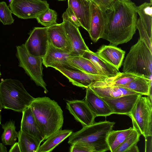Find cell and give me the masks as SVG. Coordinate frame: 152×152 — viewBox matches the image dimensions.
<instances>
[{
	"label": "cell",
	"mask_w": 152,
	"mask_h": 152,
	"mask_svg": "<svg viewBox=\"0 0 152 152\" xmlns=\"http://www.w3.org/2000/svg\"><path fill=\"white\" fill-rule=\"evenodd\" d=\"M57 12L49 8L39 15L36 19L38 23L48 27L57 24Z\"/></svg>",
	"instance_id": "32"
},
{
	"label": "cell",
	"mask_w": 152,
	"mask_h": 152,
	"mask_svg": "<svg viewBox=\"0 0 152 152\" xmlns=\"http://www.w3.org/2000/svg\"><path fill=\"white\" fill-rule=\"evenodd\" d=\"M11 10L5 1L0 2V21L4 25H10L13 23L14 19Z\"/></svg>",
	"instance_id": "33"
},
{
	"label": "cell",
	"mask_w": 152,
	"mask_h": 152,
	"mask_svg": "<svg viewBox=\"0 0 152 152\" xmlns=\"http://www.w3.org/2000/svg\"><path fill=\"white\" fill-rule=\"evenodd\" d=\"M150 2L152 4V0H150Z\"/></svg>",
	"instance_id": "44"
},
{
	"label": "cell",
	"mask_w": 152,
	"mask_h": 152,
	"mask_svg": "<svg viewBox=\"0 0 152 152\" xmlns=\"http://www.w3.org/2000/svg\"><path fill=\"white\" fill-rule=\"evenodd\" d=\"M35 98L18 80L7 78L0 82V99L4 109L22 113Z\"/></svg>",
	"instance_id": "5"
},
{
	"label": "cell",
	"mask_w": 152,
	"mask_h": 152,
	"mask_svg": "<svg viewBox=\"0 0 152 152\" xmlns=\"http://www.w3.org/2000/svg\"><path fill=\"white\" fill-rule=\"evenodd\" d=\"M123 71L152 79V52L140 38L127 54L123 62Z\"/></svg>",
	"instance_id": "4"
},
{
	"label": "cell",
	"mask_w": 152,
	"mask_h": 152,
	"mask_svg": "<svg viewBox=\"0 0 152 152\" xmlns=\"http://www.w3.org/2000/svg\"><path fill=\"white\" fill-rule=\"evenodd\" d=\"M69 151L70 152H96L91 146L78 143L71 144Z\"/></svg>",
	"instance_id": "35"
},
{
	"label": "cell",
	"mask_w": 152,
	"mask_h": 152,
	"mask_svg": "<svg viewBox=\"0 0 152 152\" xmlns=\"http://www.w3.org/2000/svg\"><path fill=\"white\" fill-rule=\"evenodd\" d=\"M0 152H7V148L3 143H0Z\"/></svg>",
	"instance_id": "39"
},
{
	"label": "cell",
	"mask_w": 152,
	"mask_h": 152,
	"mask_svg": "<svg viewBox=\"0 0 152 152\" xmlns=\"http://www.w3.org/2000/svg\"><path fill=\"white\" fill-rule=\"evenodd\" d=\"M58 1H65L66 0H57Z\"/></svg>",
	"instance_id": "42"
},
{
	"label": "cell",
	"mask_w": 152,
	"mask_h": 152,
	"mask_svg": "<svg viewBox=\"0 0 152 152\" xmlns=\"http://www.w3.org/2000/svg\"><path fill=\"white\" fill-rule=\"evenodd\" d=\"M66 108L83 127L90 125L95 122L96 116L85 100L67 101Z\"/></svg>",
	"instance_id": "11"
},
{
	"label": "cell",
	"mask_w": 152,
	"mask_h": 152,
	"mask_svg": "<svg viewBox=\"0 0 152 152\" xmlns=\"http://www.w3.org/2000/svg\"><path fill=\"white\" fill-rule=\"evenodd\" d=\"M9 7L13 14L24 19H36L49 8V4L45 0H11Z\"/></svg>",
	"instance_id": "8"
},
{
	"label": "cell",
	"mask_w": 152,
	"mask_h": 152,
	"mask_svg": "<svg viewBox=\"0 0 152 152\" xmlns=\"http://www.w3.org/2000/svg\"><path fill=\"white\" fill-rule=\"evenodd\" d=\"M3 108V107L0 99V125L1 124V110Z\"/></svg>",
	"instance_id": "41"
},
{
	"label": "cell",
	"mask_w": 152,
	"mask_h": 152,
	"mask_svg": "<svg viewBox=\"0 0 152 152\" xmlns=\"http://www.w3.org/2000/svg\"><path fill=\"white\" fill-rule=\"evenodd\" d=\"M145 139V152H151L152 151V136H149L146 137Z\"/></svg>",
	"instance_id": "37"
},
{
	"label": "cell",
	"mask_w": 152,
	"mask_h": 152,
	"mask_svg": "<svg viewBox=\"0 0 152 152\" xmlns=\"http://www.w3.org/2000/svg\"><path fill=\"white\" fill-rule=\"evenodd\" d=\"M128 115L133 128L145 138L152 136V104L148 97L140 96Z\"/></svg>",
	"instance_id": "6"
},
{
	"label": "cell",
	"mask_w": 152,
	"mask_h": 152,
	"mask_svg": "<svg viewBox=\"0 0 152 152\" xmlns=\"http://www.w3.org/2000/svg\"><path fill=\"white\" fill-rule=\"evenodd\" d=\"M139 149L137 145H135L131 148L128 152H139Z\"/></svg>",
	"instance_id": "40"
},
{
	"label": "cell",
	"mask_w": 152,
	"mask_h": 152,
	"mask_svg": "<svg viewBox=\"0 0 152 152\" xmlns=\"http://www.w3.org/2000/svg\"><path fill=\"white\" fill-rule=\"evenodd\" d=\"M63 20L68 21L77 27H81L80 23L70 7L68 6L62 15Z\"/></svg>",
	"instance_id": "34"
},
{
	"label": "cell",
	"mask_w": 152,
	"mask_h": 152,
	"mask_svg": "<svg viewBox=\"0 0 152 152\" xmlns=\"http://www.w3.org/2000/svg\"><path fill=\"white\" fill-rule=\"evenodd\" d=\"M18 132L20 152H37L41 142L20 130Z\"/></svg>",
	"instance_id": "28"
},
{
	"label": "cell",
	"mask_w": 152,
	"mask_h": 152,
	"mask_svg": "<svg viewBox=\"0 0 152 152\" xmlns=\"http://www.w3.org/2000/svg\"><path fill=\"white\" fill-rule=\"evenodd\" d=\"M20 130L38 140L41 142L45 140L29 106L22 112Z\"/></svg>",
	"instance_id": "20"
},
{
	"label": "cell",
	"mask_w": 152,
	"mask_h": 152,
	"mask_svg": "<svg viewBox=\"0 0 152 152\" xmlns=\"http://www.w3.org/2000/svg\"><path fill=\"white\" fill-rule=\"evenodd\" d=\"M136 7L130 0H114L105 12L106 25L102 38L115 46L130 40L137 29Z\"/></svg>",
	"instance_id": "1"
},
{
	"label": "cell",
	"mask_w": 152,
	"mask_h": 152,
	"mask_svg": "<svg viewBox=\"0 0 152 152\" xmlns=\"http://www.w3.org/2000/svg\"><path fill=\"white\" fill-rule=\"evenodd\" d=\"M115 124L114 122L105 120L83 126L80 130L72 133L68 142L70 145L78 143L89 145L96 152L106 151L109 150L107 138Z\"/></svg>",
	"instance_id": "3"
},
{
	"label": "cell",
	"mask_w": 152,
	"mask_h": 152,
	"mask_svg": "<svg viewBox=\"0 0 152 152\" xmlns=\"http://www.w3.org/2000/svg\"><path fill=\"white\" fill-rule=\"evenodd\" d=\"M140 135L137 131L132 128L131 132L115 152H128L131 148L137 145Z\"/></svg>",
	"instance_id": "31"
},
{
	"label": "cell",
	"mask_w": 152,
	"mask_h": 152,
	"mask_svg": "<svg viewBox=\"0 0 152 152\" xmlns=\"http://www.w3.org/2000/svg\"><path fill=\"white\" fill-rule=\"evenodd\" d=\"M96 53L119 70L123 63L125 51L115 46L110 44L102 45Z\"/></svg>",
	"instance_id": "19"
},
{
	"label": "cell",
	"mask_w": 152,
	"mask_h": 152,
	"mask_svg": "<svg viewBox=\"0 0 152 152\" xmlns=\"http://www.w3.org/2000/svg\"><path fill=\"white\" fill-rule=\"evenodd\" d=\"M98 96L102 98H115L136 93L118 86H90Z\"/></svg>",
	"instance_id": "24"
},
{
	"label": "cell",
	"mask_w": 152,
	"mask_h": 152,
	"mask_svg": "<svg viewBox=\"0 0 152 152\" xmlns=\"http://www.w3.org/2000/svg\"><path fill=\"white\" fill-rule=\"evenodd\" d=\"M63 26L67 37L71 45L72 51L70 56H82L89 49L86 44L79 30L68 21L63 20Z\"/></svg>",
	"instance_id": "13"
},
{
	"label": "cell",
	"mask_w": 152,
	"mask_h": 152,
	"mask_svg": "<svg viewBox=\"0 0 152 152\" xmlns=\"http://www.w3.org/2000/svg\"><path fill=\"white\" fill-rule=\"evenodd\" d=\"M70 7L81 24V27L88 32L90 29L91 1L68 0Z\"/></svg>",
	"instance_id": "17"
},
{
	"label": "cell",
	"mask_w": 152,
	"mask_h": 152,
	"mask_svg": "<svg viewBox=\"0 0 152 152\" xmlns=\"http://www.w3.org/2000/svg\"><path fill=\"white\" fill-rule=\"evenodd\" d=\"M48 28L35 27L31 31L24 44L29 54L42 58L45 55L49 44Z\"/></svg>",
	"instance_id": "9"
},
{
	"label": "cell",
	"mask_w": 152,
	"mask_h": 152,
	"mask_svg": "<svg viewBox=\"0 0 152 152\" xmlns=\"http://www.w3.org/2000/svg\"><path fill=\"white\" fill-rule=\"evenodd\" d=\"M47 33L49 43L54 47L70 53L72 49L67 37L62 23L48 27Z\"/></svg>",
	"instance_id": "16"
},
{
	"label": "cell",
	"mask_w": 152,
	"mask_h": 152,
	"mask_svg": "<svg viewBox=\"0 0 152 152\" xmlns=\"http://www.w3.org/2000/svg\"><path fill=\"white\" fill-rule=\"evenodd\" d=\"M30 106L45 140L61 129L63 111L54 100L46 96L35 98Z\"/></svg>",
	"instance_id": "2"
},
{
	"label": "cell",
	"mask_w": 152,
	"mask_h": 152,
	"mask_svg": "<svg viewBox=\"0 0 152 152\" xmlns=\"http://www.w3.org/2000/svg\"><path fill=\"white\" fill-rule=\"evenodd\" d=\"M68 62L72 69L88 74L104 76L91 61L82 56H70Z\"/></svg>",
	"instance_id": "22"
},
{
	"label": "cell",
	"mask_w": 152,
	"mask_h": 152,
	"mask_svg": "<svg viewBox=\"0 0 152 152\" xmlns=\"http://www.w3.org/2000/svg\"><path fill=\"white\" fill-rule=\"evenodd\" d=\"M132 128L120 130H111L107 138V142L109 150L115 152L116 150L124 142L132 131Z\"/></svg>",
	"instance_id": "29"
},
{
	"label": "cell",
	"mask_w": 152,
	"mask_h": 152,
	"mask_svg": "<svg viewBox=\"0 0 152 152\" xmlns=\"http://www.w3.org/2000/svg\"><path fill=\"white\" fill-rule=\"evenodd\" d=\"M72 132L71 130L60 129L51 135L40 145L37 152H51Z\"/></svg>",
	"instance_id": "23"
},
{
	"label": "cell",
	"mask_w": 152,
	"mask_h": 152,
	"mask_svg": "<svg viewBox=\"0 0 152 152\" xmlns=\"http://www.w3.org/2000/svg\"><path fill=\"white\" fill-rule=\"evenodd\" d=\"M137 77L131 74L120 72L115 76L107 77L104 81H96L90 86H118L130 82Z\"/></svg>",
	"instance_id": "27"
},
{
	"label": "cell",
	"mask_w": 152,
	"mask_h": 152,
	"mask_svg": "<svg viewBox=\"0 0 152 152\" xmlns=\"http://www.w3.org/2000/svg\"><path fill=\"white\" fill-rule=\"evenodd\" d=\"M141 96L140 94L136 93L115 98H101L109 106L113 114L128 115Z\"/></svg>",
	"instance_id": "12"
},
{
	"label": "cell",
	"mask_w": 152,
	"mask_h": 152,
	"mask_svg": "<svg viewBox=\"0 0 152 152\" xmlns=\"http://www.w3.org/2000/svg\"><path fill=\"white\" fill-rule=\"evenodd\" d=\"M56 70L68 78L74 85L83 88L89 87L93 83L99 81H104L108 77L102 75L88 74L80 71H76L64 67L55 68Z\"/></svg>",
	"instance_id": "10"
},
{
	"label": "cell",
	"mask_w": 152,
	"mask_h": 152,
	"mask_svg": "<svg viewBox=\"0 0 152 152\" xmlns=\"http://www.w3.org/2000/svg\"><path fill=\"white\" fill-rule=\"evenodd\" d=\"M91 10L90 29L88 32L91 40L96 42L102 38L105 29V12L101 10L91 1Z\"/></svg>",
	"instance_id": "14"
},
{
	"label": "cell",
	"mask_w": 152,
	"mask_h": 152,
	"mask_svg": "<svg viewBox=\"0 0 152 152\" xmlns=\"http://www.w3.org/2000/svg\"><path fill=\"white\" fill-rule=\"evenodd\" d=\"M4 132L1 137L2 143L5 145H12L18 137V132L15 130V121L10 120L1 124Z\"/></svg>",
	"instance_id": "30"
},
{
	"label": "cell",
	"mask_w": 152,
	"mask_h": 152,
	"mask_svg": "<svg viewBox=\"0 0 152 152\" xmlns=\"http://www.w3.org/2000/svg\"><path fill=\"white\" fill-rule=\"evenodd\" d=\"M16 56L19 65L36 84L42 87L45 94L48 92L47 85L43 78L42 57L33 56L26 50L24 44L16 46Z\"/></svg>",
	"instance_id": "7"
},
{
	"label": "cell",
	"mask_w": 152,
	"mask_h": 152,
	"mask_svg": "<svg viewBox=\"0 0 152 152\" xmlns=\"http://www.w3.org/2000/svg\"><path fill=\"white\" fill-rule=\"evenodd\" d=\"M82 56L91 61L104 76L111 77L120 73L115 67L101 57L96 53L89 49L85 51Z\"/></svg>",
	"instance_id": "21"
},
{
	"label": "cell",
	"mask_w": 152,
	"mask_h": 152,
	"mask_svg": "<svg viewBox=\"0 0 152 152\" xmlns=\"http://www.w3.org/2000/svg\"><path fill=\"white\" fill-rule=\"evenodd\" d=\"M86 88L85 101L90 109L96 116H107L113 114L107 104L90 87Z\"/></svg>",
	"instance_id": "18"
},
{
	"label": "cell",
	"mask_w": 152,
	"mask_h": 152,
	"mask_svg": "<svg viewBox=\"0 0 152 152\" xmlns=\"http://www.w3.org/2000/svg\"><path fill=\"white\" fill-rule=\"evenodd\" d=\"M152 79L144 77L137 76L134 80L124 85L118 86L124 88L142 95H149L150 89L152 87Z\"/></svg>",
	"instance_id": "25"
},
{
	"label": "cell",
	"mask_w": 152,
	"mask_h": 152,
	"mask_svg": "<svg viewBox=\"0 0 152 152\" xmlns=\"http://www.w3.org/2000/svg\"><path fill=\"white\" fill-rule=\"evenodd\" d=\"M9 152H20V148L18 142H15L12 145L9 150Z\"/></svg>",
	"instance_id": "38"
},
{
	"label": "cell",
	"mask_w": 152,
	"mask_h": 152,
	"mask_svg": "<svg viewBox=\"0 0 152 152\" xmlns=\"http://www.w3.org/2000/svg\"><path fill=\"white\" fill-rule=\"evenodd\" d=\"M87 0L91 1V0Z\"/></svg>",
	"instance_id": "45"
},
{
	"label": "cell",
	"mask_w": 152,
	"mask_h": 152,
	"mask_svg": "<svg viewBox=\"0 0 152 152\" xmlns=\"http://www.w3.org/2000/svg\"><path fill=\"white\" fill-rule=\"evenodd\" d=\"M137 13L149 36L152 38V4L145 2L136 7Z\"/></svg>",
	"instance_id": "26"
},
{
	"label": "cell",
	"mask_w": 152,
	"mask_h": 152,
	"mask_svg": "<svg viewBox=\"0 0 152 152\" xmlns=\"http://www.w3.org/2000/svg\"><path fill=\"white\" fill-rule=\"evenodd\" d=\"M0 66H1V65L0 64ZM1 73L0 71V77L1 76Z\"/></svg>",
	"instance_id": "43"
},
{
	"label": "cell",
	"mask_w": 152,
	"mask_h": 152,
	"mask_svg": "<svg viewBox=\"0 0 152 152\" xmlns=\"http://www.w3.org/2000/svg\"><path fill=\"white\" fill-rule=\"evenodd\" d=\"M114 0H91L99 9L105 12L111 5Z\"/></svg>",
	"instance_id": "36"
},
{
	"label": "cell",
	"mask_w": 152,
	"mask_h": 152,
	"mask_svg": "<svg viewBox=\"0 0 152 152\" xmlns=\"http://www.w3.org/2000/svg\"><path fill=\"white\" fill-rule=\"evenodd\" d=\"M70 56L69 53L57 48L49 43L46 53L42 58V63L46 68L64 67L69 69L72 68L68 60Z\"/></svg>",
	"instance_id": "15"
}]
</instances>
